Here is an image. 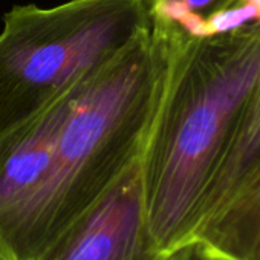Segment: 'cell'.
Returning a JSON list of instances; mask_svg holds the SVG:
<instances>
[{
	"instance_id": "obj_7",
	"label": "cell",
	"mask_w": 260,
	"mask_h": 260,
	"mask_svg": "<svg viewBox=\"0 0 260 260\" xmlns=\"http://www.w3.org/2000/svg\"><path fill=\"white\" fill-rule=\"evenodd\" d=\"M260 159V77L240 104L228 130L223 147L204 190L191 222L181 239L184 240L205 223L231 196L248 170Z\"/></svg>"
},
{
	"instance_id": "obj_1",
	"label": "cell",
	"mask_w": 260,
	"mask_h": 260,
	"mask_svg": "<svg viewBox=\"0 0 260 260\" xmlns=\"http://www.w3.org/2000/svg\"><path fill=\"white\" fill-rule=\"evenodd\" d=\"M167 63L140 153L149 234L166 254L184 237L233 119L260 77V26L190 36L161 20Z\"/></svg>"
},
{
	"instance_id": "obj_2",
	"label": "cell",
	"mask_w": 260,
	"mask_h": 260,
	"mask_svg": "<svg viewBox=\"0 0 260 260\" xmlns=\"http://www.w3.org/2000/svg\"><path fill=\"white\" fill-rule=\"evenodd\" d=\"M167 63L162 28L149 31L78 83L48 176L4 237L17 260L39 252L141 153Z\"/></svg>"
},
{
	"instance_id": "obj_4",
	"label": "cell",
	"mask_w": 260,
	"mask_h": 260,
	"mask_svg": "<svg viewBox=\"0 0 260 260\" xmlns=\"http://www.w3.org/2000/svg\"><path fill=\"white\" fill-rule=\"evenodd\" d=\"M169 254L156 248L147 230L138 156L28 260H167Z\"/></svg>"
},
{
	"instance_id": "obj_8",
	"label": "cell",
	"mask_w": 260,
	"mask_h": 260,
	"mask_svg": "<svg viewBox=\"0 0 260 260\" xmlns=\"http://www.w3.org/2000/svg\"><path fill=\"white\" fill-rule=\"evenodd\" d=\"M222 0H149L150 19L176 25L190 36H201L204 19Z\"/></svg>"
},
{
	"instance_id": "obj_12",
	"label": "cell",
	"mask_w": 260,
	"mask_h": 260,
	"mask_svg": "<svg viewBox=\"0 0 260 260\" xmlns=\"http://www.w3.org/2000/svg\"><path fill=\"white\" fill-rule=\"evenodd\" d=\"M0 260H17L13 254V251L0 240Z\"/></svg>"
},
{
	"instance_id": "obj_5",
	"label": "cell",
	"mask_w": 260,
	"mask_h": 260,
	"mask_svg": "<svg viewBox=\"0 0 260 260\" xmlns=\"http://www.w3.org/2000/svg\"><path fill=\"white\" fill-rule=\"evenodd\" d=\"M78 83L63 90L31 119L0 137V240L32 202L48 176Z\"/></svg>"
},
{
	"instance_id": "obj_10",
	"label": "cell",
	"mask_w": 260,
	"mask_h": 260,
	"mask_svg": "<svg viewBox=\"0 0 260 260\" xmlns=\"http://www.w3.org/2000/svg\"><path fill=\"white\" fill-rule=\"evenodd\" d=\"M188 260H219V258H216V257H211V255H208L207 252H204L199 246H196V245H191V252H190V257H188Z\"/></svg>"
},
{
	"instance_id": "obj_11",
	"label": "cell",
	"mask_w": 260,
	"mask_h": 260,
	"mask_svg": "<svg viewBox=\"0 0 260 260\" xmlns=\"http://www.w3.org/2000/svg\"><path fill=\"white\" fill-rule=\"evenodd\" d=\"M236 2L252 7L254 11H255V14H257V22H255V25L260 26V0H236Z\"/></svg>"
},
{
	"instance_id": "obj_9",
	"label": "cell",
	"mask_w": 260,
	"mask_h": 260,
	"mask_svg": "<svg viewBox=\"0 0 260 260\" xmlns=\"http://www.w3.org/2000/svg\"><path fill=\"white\" fill-rule=\"evenodd\" d=\"M190 252H191V245H185V246H181V248L172 251L169 254L167 260H188Z\"/></svg>"
},
{
	"instance_id": "obj_6",
	"label": "cell",
	"mask_w": 260,
	"mask_h": 260,
	"mask_svg": "<svg viewBox=\"0 0 260 260\" xmlns=\"http://www.w3.org/2000/svg\"><path fill=\"white\" fill-rule=\"evenodd\" d=\"M185 245H196L219 260H260V159L181 246Z\"/></svg>"
},
{
	"instance_id": "obj_3",
	"label": "cell",
	"mask_w": 260,
	"mask_h": 260,
	"mask_svg": "<svg viewBox=\"0 0 260 260\" xmlns=\"http://www.w3.org/2000/svg\"><path fill=\"white\" fill-rule=\"evenodd\" d=\"M150 26L149 0L14 5L0 31V137L100 71Z\"/></svg>"
}]
</instances>
